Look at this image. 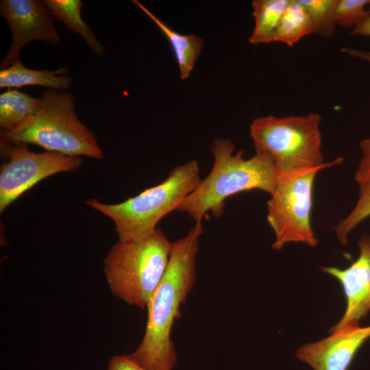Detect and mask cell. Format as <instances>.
Masks as SVG:
<instances>
[{
  "mask_svg": "<svg viewBox=\"0 0 370 370\" xmlns=\"http://www.w3.org/2000/svg\"><path fill=\"white\" fill-rule=\"evenodd\" d=\"M358 245L359 255L347 268H321L323 272L341 283L346 300L343 317L330 331L349 323L358 322L370 311V235H362L358 241Z\"/></svg>",
  "mask_w": 370,
  "mask_h": 370,
  "instance_id": "obj_11",
  "label": "cell"
},
{
  "mask_svg": "<svg viewBox=\"0 0 370 370\" xmlns=\"http://www.w3.org/2000/svg\"><path fill=\"white\" fill-rule=\"evenodd\" d=\"M358 184L359 194L355 206L348 215L334 227L336 236L343 245L347 244L349 234L370 217V181Z\"/></svg>",
  "mask_w": 370,
  "mask_h": 370,
  "instance_id": "obj_18",
  "label": "cell"
},
{
  "mask_svg": "<svg viewBox=\"0 0 370 370\" xmlns=\"http://www.w3.org/2000/svg\"><path fill=\"white\" fill-rule=\"evenodd\" d=\"M107 370H146L130 355H116L112 356L108 362Z\"/></svg>",
  "mask_w": 370,
  "mask_h": 370,
  "instance_id": "obj_22",
  "label": "cell"
},
{
  "mask_svg": "<svg viewBox=\"0 0 370 370\" xmlns=\"http://www.w3.org/2000/svg\"><path fill=\"white\" fill-rule=\"evenodd\" d=\"M171 247L158 228L143 238L119 240L103 260L112 293L129 305L145 309L165 274Z\"/></svg>",
  "mask_w": 370,
  "mask_h": 370,
  "instance_id": "obj_5",
  "label": "cell"
},
{
  "mask_svg": "<svg viewBox=\"0 0 370 370\" xmlns=\"http://www.w3.org/2000/svg\"><path fill=\"white\" fill-rule=\"evenodd\" d=\"M290 0H254L252 2L254 28L249 37L251 44L272 42Z\"/></svg>",
  "mask_w": 370,
  "mask_h": 370,
  "instance_id": "obj_15",
  "label": "cell"
},
{
  "mask_svg": "<svg viewBox=\"0 0 370 370\" xmlns=\"http://www.w3.org/2000/svg\"><path fill=\"white\" fill-rule=\"evenodd\" d=\"M361 158L355 173L357 183L370 181V138L362 140L359 143Z\"/></svg>",
  "mask_w": 370,
  "mask_h": 370,
  "instance_id": "obj_21",
  "label": "cell"
},
{
  "mask_svg": "<svg viewBox=\"0 0 370 370\" xmlns=\"http://www.w3.org/2000/svg\"><path fill=\"white\" fill-rule=\"evenodd\" d=\"M321 116L315 112L301 116L269 115L254 119L249 126L256 152L267 154L278 175L340 164L343 158L325 162L321 151Z\"/></svg>",
  "mask_w": 370,
  "mask_h": 370,
  "instance_id": "obj_4",
  "label": "cell"
},
{
  "mask_svg": "<svg viewBox=\"0 0 370 370\" xmlns=\"http://www.w3.org/2000/svg\"><path fill=\"white\" fill-rule=\"evenodd\" d=\"M313 33L310 17L299 0H290L272 42H282L293 47L304 37Z\"/></svg>",
  "mask_w": 370,
  "mask_h": 370,
  "instance_id": "obj_16",
  "label": "cell"
},
{
  "mask_svg": "<svg viewBox=\"0 0 370 370\" xmlns=\"http://www.w3.org/2000/svg\"><path fill=\"white\" fill-rule=\"evenodd\" d=\"M75 107L71 92L49 88L27 119L12 130H1V143L34 144L50 152L103 158L96 136L79 121Z\"/></svg>",
  "mask_w": 370,
  "mask_h": 370,
  "instance_id": "obj_3",
  "label": "cell"
},
{
  "mask_svg": "<svg viewBox=\"0 0 370 370\" xmlns=\"http://www.w3.org/2000/svg\"><path fill=\"white\" fill-rule=\"evenodd\" d=\"M0 13L12 33L11 45L1 62V69L19 60L21 50L30 42L42 40L55 45L60 43L54 16L46 0H1Z\"/></svg>",
  "mask_w": 370,
  "mask_h": 370,
  "instance_id": "obj_9",
  "label": "cell"
},
{
  "mask_svg": "<svg viewBox=\"0 0 370 370\" xmlns=\"http://www.w3.org/2000/svg\"><path fill=\"white\" fill-rule=\"evenodd\" d=\"M68 70H34L23 65L19 60L0 71V87L20 88L26 86H45L57 90H65L71 87V78L66 75Z\"/></svg>",
  "mask_w": 370,
  "mask_h": 370,
  "instance_id": "obj_12",
  "label": "cell"
},
{
  "mask_svg": "<svg viewBox=\"0 0 370 370\" xmlns=\"http://www.w3.org/2000/svg\"><path fill=\"white\" fill-rule=\"evenodd\" d=\"M370 12V5L368 7ZM352 36L370 37V13L356 27L351 29Z\"/></svg>",
  "mask_w": 370,
  "mask_h": 370,
  "instance_id": "obj_23",
  "label": "cell"
},
{
  "mask_svg": "<svg viewBox=\"0 0 370 370\" xmlns=\"http://www.w3.org/2000/svg\"><path fill=\"white\" fill-rule=\"evenodd\" d=\"M39 97H33L16 89L0 95V127L12 130L27 119L36 109Z\"/></svg>",
  "mask_w": 370,
  "mask_h": 370,
  "instance_id": "obj_17",
  "label": "cell"
},
{
  "mask_svg": "<svg viewBox=\"0 0 370 370\" xmlns=\"http://www.w3.org/2000/svg\"><path fill=\"white\" fill-rule=\"evenodd\" d=\"M370 0H338L336 9V22L342 27H356L370 12L367 9Z\"/></svg>",
  "mask_w": 370,
  "mask_h": 370,
  "instance_id": "obj_20",
  "label": "cell"
},
{
  "mask_svg": "<svg viewBox=\"0 0 370 370\" xmlns=\"http://www.w3.org/2000/svg\"><path fill=\"white\" fill-rule=\"evenodd\" d=\"M132 2L156 24L168 39L175 56L180 78H188L201 53L203 40L195 34L184 35L175 32L140 1L133 0Z\"/></svg>",
  "mask_w": 370,
  "mask_h": 370,
  "instance_id": "obj_13",
  "label": "cell"
},
{
  "mask_svg": "<svg viewBox=\"0 0 370 370\" xmlns=\"http://www.w3.org/2000/svg\"><path fill=\"white\" fill-rule=\"evenodd\" d=\"M338 0H299L310 17L313 33L325 38L334 36Z\"/></svg>",
  "mask_w": 370,
  "mask_h": 370,
  "instance_id": "obj_19",
  "label": "cell"
},
{
  "mask_svg": "<svg viewBox=\"0 0 370 370\" xmlns=\"http://www.w3.org/2000/svg\"><path fill=\"white\" fill-rule=\"evenodd\" d=\"M203 232L202 222H195L185 236L172 243L166 271L146 308L144 336L130 354L146 370H173L176 365L171 330L196 281L199 239Z\"/></svg>",
  "mask_w": 370,
  "mask_h": 370,
  "instance_id": "obj_1",
  "label": "cell"
},
{
  "mask_svg": "<svg viewBox=\"0 0 370 370\" xmlns=\"http://www.w3.org/2000/svg\"><path fill=\"white\" fill-rule=\"evenodd\" d=\"M342 51L349 56L363 60L370 64V50H360L344 47L342 49Z\"/></svg>",
  "mask_w": 370,
  "mask_h": 370,
  "instance_id": "obj_24",
  "label": "cell"
},
{
  "mask_svg": "<svg viewBox=\"0 0 370 370\" xmlns=\"http://www.w3.org/2000/svg\"><path fill=\"white\" fill-rule=\"evenodd\" d=\"M1 153L8 160L0 172V212L43 179L73 171L82 164L81 156L55 152L34 153L26 143H1Z\"/></svg>",
  "mask_w": 370,
  "mask_h": 370,
  "instance_id": "obj_8",
  "label": "cell"
},
{
  "mask_svg": "<svg viewBox=\"0 0 370 370\" xmlns=\"http://www.w3.org/2000/svg\"><path fill=\"white\" fill-rule=\"evenodd\" d=\"M330 335L301 346L296 356L313 370H347L356 353L370 338V325L347 323L330 331Z\"/></svg>",
  "mask_w": 370,
  "mask_h": 370,
  "instance_id": "obj_10",
  "label": "cell"
},
{
  "mask_svg": "<svg viewBox=\"0 0 370 370\" xmlns=\"http://www.w3.org/2000/svg\"><path fill=\"white\" fill-rule=\"evenodd\" d=\"M46 2L54 18L62 21L68 30L78 34L96 55H104V46L82 17L84 3L81 0H46Z\"/></svg>",
  "mask_w": 370,
  "mask_h": 370,
  "instance_id": "obj_14",
  "label": "cell"
},
{
  "mask_svg": "<svg viewBox=\"0 0 370 370\" xmlns=\"http://www.w3.org/2000/svg\"><path fill=\"white\" fill-rule=\"evenodd\" d=\"M314 169L301 173L278 175L267 204V220L275 234L272 244L279 251L291 243L315 247L318 239L312 226L314 184L318 173Z\"/></svg>",
  "mask_w": 370,
  "mask_h": 370,
  "instance_id": "obj_7",
  "label": "cell"
},
{
  "mask_svg": "<svg viewBox=\"0 0 370 370\" xmlns=\"http://www.w3.org/2000/svg\"><path fill=\"white\" fill-rule=\"evenodd\" d=\"M199 166L196 160L174 167L160 184L114 204L91 199L86 204L110 218L119 240L137 239L157 229L159 221L173 210L198 186Z\"/></svg>",
  "mask_w": 370,
  "mask_h": 370,
  "instance_id": "obj_6",
  "label": "cell"
},
{
  "mask_svg": "<svg viewBox=\"0 0 370 370\" xmlns=\"http://www.w3.org/2000/svg\"><path fill=\"white\" fill-rule=\"evenodd\" d=\"M235 145L228 139L216 138L211 146L212 168L196 189L180 204L177 211L188 214L195 222H202L210 213L220 217L225 200L238 193L260 190L269 195L273 191L278 173L271 159L256 152L243 158V150L234 152Z\"/></svg>",
  "mask_w": 370,
  "mask_h": 370,
  "instance_id": "obj_2",
  "label": "cell"
}]
</instances>
